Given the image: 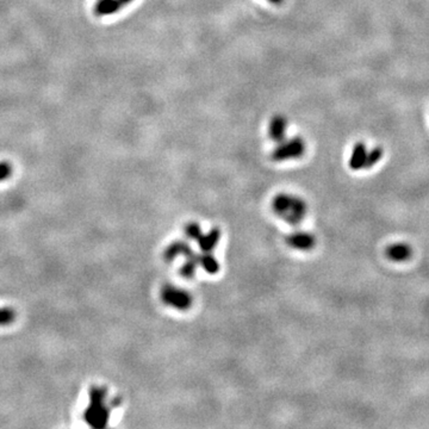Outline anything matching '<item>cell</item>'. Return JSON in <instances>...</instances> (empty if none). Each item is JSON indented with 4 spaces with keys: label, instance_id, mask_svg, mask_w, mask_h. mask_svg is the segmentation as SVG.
<instances>
[{
    "label": "cell",
    "instance_id": "2",
    "mask_svg": "<svg viewBox=\"0 0 429 429\" xmlns=\"http://www.w3.org/2000/svg\"><path fill=\"white\" fill-rule=\"evenodd\" d=\"M106 390L93 386L90 390V404L84 412V420L93 428H104L108 424L110 408L105 403Z\"/></svg>",
    "mask_w": 429,
    "mask_h": 429
},
{
    "label": "cell",
    "instance_id": "7",
    "mask_svg": "<svg viewBox=\"0 0 429 429\" xmlns=\"http://www.w3.org/2000/svg\"><path fill=\"white\" fill-rule=\"evenodd\" d=\"M412 247L406 244H394L388 246L385 250V254L390 260L400 262V261L408 260L412 256Z\"/></svg>",
    "mask_w": 429,
    "mask_h": 429
},
{
    "label": "cell",
    "instance_id": "15",
    "mask_svg": "<svg viewBox=\"0 0 429 429\" xmlns=\"http://www.w3.org/2000/svg\"><path fill=\"white\" fill-rule=\"evenodd\" d=\"M16 320V312L12 308H0V326H8Z\"/></svg>",
    "mask_w": 429,
    "mask_h": 429
},
{
    "label": "cell",
    "instance_id": "18",
    "mask_svg": "<svg viewBox=\"0 0 429 429\" xmlns=\"http://www.w3.org/2000/svg\"><path fill=\"white\" fill-rule=\"evenodd\" d=\"M270 2H272V4H276V5H280L282 2H284V0H268Z\"/></svg>",
    "mask_w": 429,
    "mask_h": 429
},
{
    "label": "cell",
    "instance_id": "8",
    "mask_svg": "<svg viewBox=\"0 0 429 429\" xmlns=\"http://www.w3.org/2000/svg\"><path fill=\"white\" fill-rule=\"evenodd\" d=\"M286 129H288V120L282 116H276L270 123V138L274 142L284 141Z\"/></svg>",
    "mask_w": 429,
    "mask_h": 429
},
{
    "label": "cell",
    "instance_id": "6",
    "mask_svg": "<svg viewBox=\"0 0 429 429\" xmlns=\"http://www.w3.org/2000/svg\"><path fill=\"white\" fill-rule=\"evenodd\" d=\"M194 253V250H192L186 242L176 241V242H173V244H170L168 247L164 250V260L167 261H173L180 256L188 258V256H191Z\"/></svg>",
    "mask_w": 429,
    "mask_h": 429
},
{
    "label": "cell",
    "instance_id": "13",
    "mask_svg": "<svg viewBox=\"0 0 429 429\" xmlns=\"http://www.w3.org/2000/svg\"><path fill=\"white\" fill-rule=\"evenodd\" d=\"M198 266H200V264H198V254L194 253L191 256L186 258V261L182 264V268H180V274L186 279L194 278Z\"/></svg>",
    "mask_w": 429,
    "mask_h": 429
},
{
    "label": "cell",
    "instance_id": "12",
    "mask_svg": "<svg viewBox=\"0 0 429 429\" xmlns=\"http://www.w3.org/2000/svg\"><path fill=\"white\" fill-rule=\"evenodd\" d=\"M122 4L120 0H99L96 5V14L98 16H106L117 12Z\"/></svg>",
    "mask_w": 429,
    "mask_h": 429
},
{
    "label": "cell",
    "instance_id": "19",
    "mask_svg": "<svg viewBox=\"0 0 429 429\" xmlns=\"http://www.w3.org/2000/svg\"><path fill=\"white\" fill-rule=\"evenodd\" d=\"M130 2H132V0H120V4H122V6L129 4Z\"/></svg>",
    "mask_w": 429,
    "mask_h": 429
},
{
    "label": "cell",
    "instance_id": "5",
    "mask_svg": "<svg viewBox=\"0 0 429 429\" xmlns=\"http://www.w3.org/2000/svg\"><path fill=\"white\" fill-rule=\"evenodd\" d=\"M286 242L291 248L297 250H310L316 244L315 238L309 232H296L286 238Z\"/></svg>",
    "mask_w": 429,
    "mask_h": 429
},
{
    "label": "cell",
    "instance_id": "16",
    "mask_svg": "<svg viewBox=\"0 0 429 429\" xmlns=\"http://www.w3.org/2000/svg\"><path fill=\"white\" fill-rule=\"evenodd\" d=\"M185 234H186V236H188V238H190V240L197 241L198 238H200V236L203 234V232H202V228H200V226L198 224V223L191 222L185 226Z\"/></svg>",
    "mask_w": 429,
    "mask_h": 429
},
{
    "label": "cell",
    "instance_id": "11",
    "mask_svg": "<svg viewBox=\"0 0 429 429\" xmlns=\"http://www.w3.org/2000/svg\"><path fill=\"white\" fill-rule=\"evenodd\" d=\"M198 264L205 272L210 273V274H214L220 271L218 261L214 259V256L210 252L209 253L203 252V254H198Z\"/></svg>",
    "mask_w": 429,
    "mask_h": 429
},
{
    "label": "cell",
    "instance_id": "14",
    "mask_svg": "<svg viewBox=\"0 0 429 429\" xmlns=\"http://www.w3.org/2000/svg\"><path fill=\"white\" fill-rule=\"evenodd\" d=\"M382 158H383V148L377 147L372 149L371 152H368L365 164H364V168H371Z\"/></svg>",
    "mask_w": 429,
    "mask_h": 429
},
{
    "label": "cell",
    "instance_id": "4",
    "mask_svg": "<svg viewBox=\"0 0 429 429\" xmlns=\"http://www.w3.org/2000/svg\"><path fill=\"white\" fill-rule=\"evenodd\" d=\"M279 143L280 144L271 154V158L276 162L290 160V158H298L306 152V143L300 138H294Z\"/></svg>",
    "mask_w": 429,
    "mask_h": 429
},
{
    "label": "cell",
    "instance_id": "3",
    "mask_svg": "<svg viewBox=\"0 0 429 429\" xmlns=\"http://www.w3.org/2000/svg\"><path fill=\"white\" fill-rule=\"evenodd\" d=\"M161 300L166 306L176 310H188L192 306V296L184 288L176 285H166L161 290Z\"/></svg>",
    "mask_w": 429,
    "mask_h": 429
},
{
    "label": "cell",
    "instance_id": "1",
    "mask_svg": "<svg viewBox=\"0 0 429 429\" xmlns=\"http://www.w3.org/2000/svg\"><path fill=\"white\" fill-rule=\"evenodd\" d=\"M272 209L285 222L296 226L306 216L308 206L306 202L300 197L280 194L273 198Z\"/></svg>",
    "mask_w": 429,
    "mask_h": 429
},
{
    "label": "cell",
    "instance_id": "17",
    "mask_svg": "<svg viewBox=\"0 0 429 429\" xmlns=\"http://www.w3.org/2000/svg\"><path fill=\"white\" fill-rule=\"evenodd\" d=\"M11 174H12L11 164H8V162L0 164V182H4V180L10 178Z\"/></svg>",
    "mask_w": 429,
    "mask_h": 429
},
{
    "label": "cell",
    "instance_id": "10",
    "mask_svg": "<svg viewBox=\"0 0 429 429\" xmlns=\"http://www.w3.org/2000/svg\"><path fill=\"white\" fill-rule=\"evenodd\" d=\"M366 154H368V149L362 142H358L354 146L352 155L350 158V167L353 170H359L364 168V164L366 160Z\"/></svg>",
    "mask_w": 429,
    "mask_h": 429
},
{
    "label": "cell",
    "instance_id": "9",
    "mask_svg": "<svg viewBox=\"0 0 429 429\" xmlns=\"http://www.w3.org/2000/svg\"><path fill=\"white\" fill-rule=\"evenodd\" d=\"M220 230L218 228H212L206 234H202L198 238V246H200L202 252H206L209 253L216 247L217 244L220 242Z\"/></svg>",
    "mask_w": 429,
    "mask_h": 429
}]
</instances>
